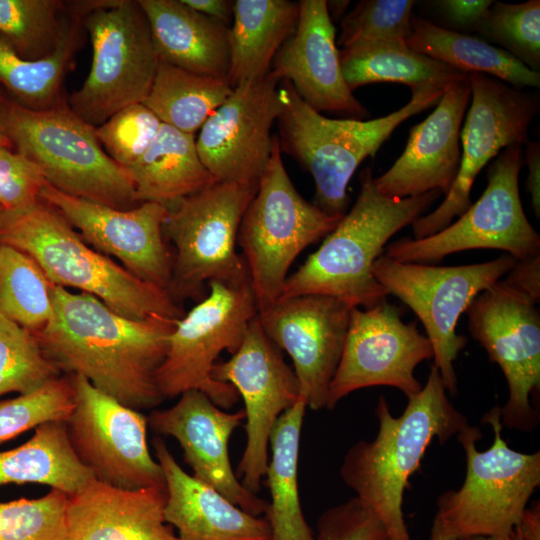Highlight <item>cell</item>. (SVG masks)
<instances>
[{
  "mask_svg": "<svg viewBox=\"0 0 540 540\" xmlns=\"http://www.w3.org/2000/svg\"><path fill=\"white\" fill-rule=\"evenodd\" d=\"M52 301L51 319L33 334L60 373L82 376L141 412L163 401L157 372L178 320L130 319L93 295L59 286L52 287Z\"/></svg>",
  "mask_w": 540,
  "mask_h": 540,
  "instance_id": "1",
  "label": "cell"
},
{
  "mask_svg": "<svg viewBox=\"0 0 540 540\" xmlns=\"http://www.w3.org/2000/svg\"><path fill=\"white\" fill-rule=\"evenodd\" d=\"M379 429L371 441L359 440L346 452L342 481L372 509L389 540H411L403 516L404 491L429 445L444 444L470 424L449 400L438 369L432 365L425 385L408 398L403 413L391 414L385 397L375 407Z\"/></svg>",
  "mask_w": 540,
  "mask_h": 540,
  "instance_id": "2",
  "label": "cell"
},
{
  "mask_svg": "<svg viewBox=\"0 0 540 540\" xmlns=\"http://www.w3.org/2000/svg\"><path fill=\"white\" fill-rule=\"evenodd\" d=\"M360 192L351 210L296 272L287 277L279 299L300 295L334 297L350 308L369 309L387 300L373 266L387 241L412 224L442 193L393 198L374 183L372 168L360 173Z\"/></svg>",
  "mask_w": 540,
  "mask_h": 540,
  "instance_id": "3",
  "label": "cell"
},
{
  "mask_svg": "<svg viewBox=\"0 0 540 540\" xmlns=\"http://www.w3.org/2000/svg\"><path fill=\"white\" fill-rule=\"evenodd\" d=\"M0 243L29 255L53 286L75 288L136 320H179L184 311L170 293L147 283L87 244L51 205L38 200L0 216Z\"/></svg>",
  "mask_w": 540,
  "mask_h": 540,
  "instance_id": "4",
  "label": "cell"
},
{
  "mask_svg": "<svg viewBox=\"0 0 540 540\" xmlns=\"http://www.w3.org/2000/svg\"><path fill=\"white\" fill-rule=\"evenodd\" d=\"M448 87L412 88L405 106L363 121L327 118L308 106L287 80H281L282 107L276 120L281 153L293 157L312 176L314 204L329 215L344 216L350 201L348 183L361 162L375 156L402 122L437 105Z\"/></svg>",
  "mask_w": 540,
  "mask_h": 540,
  "instance_id": "5",
  "label": "cell"
},
{
  "mask_svg": "<svg viewBox=\"0 0 540 540\" xmlns=\"http://www.w3.org/2000/svg\"><path fill=\"white\" fill-rule=\"evenodd\" d=\"M0 122L11 146L60 192L119 210L141 204L129 171L108 156L96 127L77 116L67 100L32 110L0 96Z\"/></svg>",
  "mask_w": 540,
  "mask_h": 540,
  "instance_id": "6",
  "label": "cell"
},
{
  "mask_svg": "<svg viewBox=\"0 0 540 540\" xmlns=\"http://www.w3.org/2000/svg\"><path fill=\"white\" fill-rule=\"evenodd\" d=\"M277 135L270 160L238 230L258 312L281 296L288 271L309 245L326 237L343 216H332L304 199L283 164Z\"/></svg>",
  "mask_w": 540,
  "mask_h": 540,
  "instance_id": "7",
  "label": "cell"
},
{
  "mask_svg": "<svg viewBox=\"0 0 540 540\" xmlns=\"http://www.w3.org/2000/svg\"><path fill=\"white\" fill-rule=\"evenodd\" d=\"M482 420L492 426V445L477 449L482 433L476 426L460 432L456 437L465 452V479L459 489L437 499L435 517L457 540L512 533L540 485V452L523 453L508 446L501 435L500 407H493Z\"/></svg>",
  "mask_w": 540,
  "mask_h": 540,
  "instance_id": "8",
  "label": "cell"
},
{
  "mask_svg": "<svg viewBox=\"0 0 540 540\" xmlns=\"http://www.w3.org/2000/svg\"><path fill=\"white\" fill-rule=\"evenodd\" d=\"M257 188L258 183L214 181L167 207L163 233L175 247L168 292L176 302L202 300L210 281L249 282L236 246L242 216Z\"/></svg>",
  "mask_w": 540,
  "mask_h": 540,
  "instance_id": "9",
  "label": "cell"
},
{
  "mask_svg": "<svg viewBox=\"0 0 540 540\" xmlns=\"http://www.w3.org/2000/svg\"><path fill=\"white\" fill-rule=\"evenodd\" d=\"M84 27L91 39L92 64L67 104L98 127L123 108L143 103L160 61L137 0H102L86 16Z\"/></svg>",
  "mask_w": 540,
  "mask_h": 540,
  "instance_id": "10",
  "label": "cell"
},
{
  "mask_svg": "<svg viewBox=\"0 0 540 540\" xmlns=\"http://www.w3.org/2000/svg\"><path fill=\"white\" fill-rule=\"evenodd\" d=\"M207 286L206 296L176 322L157 383L164 399L199 390L229 409L239 394L231 384L213 379L211 370L223 351L238 350L258 308L250 282L210 281Z\"/></svg>",
  "mask_w": 540,
  "mask_h": 540,
  "instance_id": "11",
  "label": "cell"
},
{
  "mask_svg": "<svg viewBox=\"0 0 540 540\" xmlns=\"http://www.w3.org/2000/svg\"><path fill=\"white\" fill-rule=\"evenodd\" d=\"M515 263L508 254L461 266L399 262L384 254L374 263L377 281L422 322L433 348V365L450 395L458 391L454 361L467 344V338L456 332L458 320L476 296L499 281Z\"/></svg>",
  "mask_w": 540,
  "mask_h": 540,
  "instance_id": "12",
  "label": "cell"
},
{
  "mask_svg": "<svg viewBox=\"0 0 540 540\" xmlns=\"http://www.w3.org/2000/svg\"><path fill=\"white\" fill-rule=\"evenodd\" d=\"M523 163L522 145L506 147L487 169L483 194L458 220L422 239H399L384 249V255L431 265L470 249H499L516 261L540 255V235L528 221L519 194Z\"/></svg>",
  "mask_w": 540,
  "mask_h": 540,
  "instance_id": "13",
  "label": "cell"
},
{
  "mask_svg": "<svg viewBox=\"0 0 540 540\" xmlns=\"http://www.w3.org/2000/svg\"><path fill=\"white\" fill-rule=\"evenodd\" d=\"M73 408L65 421L71 445L93 477L122 489L165 488L163 470L149 451L148 420L79 375H67Z\"/></svg>",
  "mask_w": 540,
  "mask_h": 540,
  "instance_id": "14",
  "label": "cell"
},
{
  "mask_svg": "<svg viewBox=\"0 0 540 540\" xmlns=\"http://www.w3.org/2000/svg\"><path fill=\"white\" fill-rule=\"evenodd\" d=\"M471 106L460 130L462 154L457 176L442 203L412 223L414 239L433 235L472 204L474 181L488 162L513 144L528 142V129L540 110V96L482 73H469Z\"/></svg>",
  "mask_w": 540,
  "mask_h": 540,
  "instance_id": "15",
  "label": "cell"
},
{
  "mask_svg": "<svg viewBox=\"0 0 540 540\" xmlns=\"http://www.w3.org/2000/svg\"><path fill=\"white\" fill-rule=\"evenodd\" d=\"M470 335L502 370L509 396L501 424L530 432L539 422L531 396L540 390V312L523 293L499 280L479 293L466 311Z\"/></svg>",
  "mask_w": 540,
  "mask_h": 540,
  "instance_id": "16",
  "label": "cell"
},
{
  "mask_svg": "<svg viewBox=\"0 0 540 540\" xmlns=\"http://www.w3.org/2000/svg\"><path fill=\"white\" fill-rule=\"evenodd\" d=\"M211 376L231 384L243 399L246 444L237 477L256 494L268 466L272 429L281 414L300 398L295 372L264 332L257 314L238 350L228 360L215 363Z\"/></svg>",
  "mask_w": 540,
  "mask_h": 540,
  "instance_id": "17",
  "label": "cell"
},
{
  "mask_svg": "<svg viewBox=\"0 0 540 540\" xmlns=\"http://www.w3.org/2000/svg\"><path fill=\"white\" fill-rule=\"evenodd\" d=\"M402 310L384 300L372 308H351L343 353L331 381L326 409H334L350 393L389 386L406 397L423 387L416 367L433 358V348L415 322L405 323Z\"/></svg>",
  "mask_w": 540,
  "mask_h": 540,
  "instance_id": "18",
  "label": "cell"
},
{
  "mask_svg": "<svg viewBox=\"0 0 540 540\" xmlns=\"http://www.w3.org/2000/svg\"><path fill=\"white\" fill-rule=\"evenodd\" d=\"M280 80L266 76L234 87L201 127L196 147L216 182L258 183L271 157L281 112Z\"/></svg>",
  "mask_w": 540,
  "mask_h": 540,
  "instance_id": "19",
  "label": "cell"
},
{
  "mask_svg": "<svg viewBox=\"0 0 540 540\" xmlns=\"http://www.w3.org/2000/svg\"><path fill=\"white\" fill-rule=\"evenodd\" d=\"M39 199L54 207L92 248L117 258L139 279L168 291L173 257L163 233L165 205L143 202L119 210L64 194L46 181Z\"/></svg>",
  "mask_w": 540,
  "mask_h": 540,
  "instance_id": "20",
  "label": "cell"
},
{
  "mask_svg": "<svg viewBox=\"0 0 540 540\" xmlns=\"http://www.w3.org/2000/svg\"><path fill=\"white\" fill-rule=\"evenodd\" d=\"M350 311L334 297L312 294L278 299L258 312L268 338L290 356L300 396L312 410L326 408L346 341Z\"/></svg>",
  "mask_w": 540,
  "mask_h": 540,
  "instance_id": "21",
  "label": "cell"
},
{
  "mask_svg": "<svg viewBox=\"0 0 540 540\" xmlns=\"http://www.w3.org/2000/svg\"><path fill=\"white\" fill-rule=\"evenodd\" d=\"M244 419L243 410L227 412L199 390H188L173 406L155 408L147 416L148 427L157 435L177 440L192 476L245 512L260 516L267 513L269 502L239 482L229 457L231 435Z\"/></svg>",
  "mask_w": 540,
  "mask_h": 540,
  "instance_id": "22",
  "label": "cell"
},
{
  "mask_svg": "<svg viewBox=\"0 0 540 540\" xmlns=\"http://www.w3.org/2000/svg\"><path fill=\"white\" fill-rule=\"evenodd\" d=\"M296 28L276 53L271 73L287 80L312 109L362 120L367 109L348 87L325 0H301Z\"/></svg>",
  "mask_w": 540,
  "mask_h": 540,
  "instance_id": "23",
  "label": "cell"
},
{
  "mask_svg": "<svg viewBox=\"0 0 540 540\" xmlns=\"http://www.w3.org/2000/svg\"><path fill=\"white\" fill-rule=\"evenodd\" d=\"M470 99L467 74L445 90L424 121L411 127L402 155L374 178L383 195L406 198L432 190L449 192L460 165V130Z\"/></svg>",
  "mask_w": 540,
  "mask_h": 540,
  "instance_id": "24",
  "label": "cell"
},
{
  "mask_svg": "<svg viewBox=\"0 0 540 540\" xmlns=\"http://www.w3.org/2000/svg\"><path fill=\"white\" fill-rule=\"evenodd\" d=\"M165 503L166 487L122 489L93 478L67 498L63 540H178Z\"/></svg>",
  "mask_w": 540,
  "mask_h": 540,
  "instance_id": "25",
  "label": "cell"
},
{
  "mask_svg": "<svg viewBox=\"0 0 540 540\" xmlns=\"http://www.w3.org/2000/svg\"><path fill=\"white\" fill-rule=\"evenodd\" d=\"M166 486L165 521L178 540H272L266 517L251 515L182 469L159 435L152 441Z\"/></svg>",
  "mask_w": 540,
  "mask_h": 540,
  "instance_id": "26",
  "label": "cell"
},
{
  "mask_svg": "<svg viewBox=\"0 0 540 540\" xmlns=\"http://www.w3.org/2000/svg\"><path fill=\"white\" fill-rule=\"evenodd\" d=\"M159 61L181 69L226 77L229 28L193 10L182 0H137Z\"/></svg>",
  "mask_w": 540,
  "mask_h": 540,
  "instance_id": "27",
  "label": "cell"
},
{
  "mask_svg": "<svg viewBox=\"0 0 540 540\" xmlns=\"http://www.w3.org/2000/svg\"><path fill=\"white\" fill-rule=\"evenodd\" d=\"M299 3L289 0H235L229 28L227 79L234 88L270 73L273 59L294 32Z\"/></svg>",
  "mask_w": 540,
  "mask_h": 540,
  "instance_id": "28",
  "label": "cell"
},
{
  "mask_svg": "<svg viewBox=\"0 0 540 540\" xmlns=\"http://www.w3.org/2000/svg\"><path fill=\"white\" fill-rule=\"evenodd\" d=\"M102 0L68 2L69 23L57 49L30 61L20 58L0 36V83L14 101L32 110H46L66 101L62 85L80 45L81 28L88 13Z\"/></svg>",
  "mask_w": 540,
  "mask_h": 540,
  "instance_id": "29",
  "label": "cell"
},
{
  "mask_svg": "<svg viewBox=\"0 0 540 540\" xmlns=\"http://www.w3.org/2000/svg\"><path fill=\"white\" fill-rule=\"evenodd\" d=\"M127 170L141 203L166 207L214 182L199 157L195 135L164 123L144 155Z\"/></svg>",
  "mask_w": 540,
  "mask_h": 540,
  "instance_id": "30",
  "label": "cell"
},
{
  "mask_svg": "<svg viewBox=\"0 0 540 540\" xmlns=\"http://www.w3.org/2000/svg\"><path fill=\"white\" fill-rule=\"evenodd\" d=\"M306 408V400L300 396L281 414L270 435L271 455L265 476L271 497L266 518L272 540H315L298 492L299 445Z\"/></svg>",
  "mask_w": 540,
  "mask_h": 540,
  "instance_id": "31",
  "label": "cell"
},
{
  "mask_svg": "<svg viewBox=\"0 0 540 540\" xmlns=\"http://www.w3.org/2000/svg\"><path fill=\"white\" fill-rule=\"evenodd\" d=\"M93 478L71 445L65 421H47L22 445L0 451V485L37 483L70 496Z\"/></svg>",
  "mask_w": 540,
  "mask_h": 540,
  "instance_id": "32",
  "label": "cell"
},
{
  "mask_svg": "<svg viewBox=\"0 0 540 540\" xmlns=\"http://www.w3.org/2000/svg\"><path fill=\"white\" fill-rule=\"evenodd\" d=\"M405 41L410 49L466 74H486L521 90L540 86L539 72L529 69L502 48L420 17H412Z\"/></svg>",
  "mask_w": 540,
  "mask_h": 540,
  "instance_id": "33",
  "label": "cell"
},
{
  "mask_svg": "<svg viewBox=\"0 0 540 540\" xmlns=\"http://www.w3.org/2000/svg\"><path fill=\"white\" fill-rule=\"evenodd\" d=\"M344 79L353 92L358 87L393 82L411 89L423 85L448 87L467 76L441 61L410 49L405 39L362 43L339 50Z\"/></svg>",
  "mask_w": 540,
  "mask_h": 540,
  "instance_id": "34",
  "label": "cell"
},
{
  "mask_svg": "<svg viewBox=\"0 0 540 540\" xmlns=\"http://www.w3.org/2000/svg\"><path fill=\"white\" fill-rule=\"evenodd\" d=\"M233 89L226 77L197 74L159 62L143 104L162 123L195 135Z\"/></svg>",
  "mask_w": 540,
  "mask_h": 540,
  "instance_id": "35",
  "label": "cell"
},
{
  "mask_svg": "<svg viewBox=\"0 0 540 540\" xmlns=\"http://www.w3.org/2000/svg\"><path fill=\"white\" fill-rule=\"evenodd\" d=\"M53 285L26 253L0 243V312L28 331L46 326L53 314Z\"/></svg>",
  "mask_w": 540,
  "mask_h": 540,
  "instance_id": "36",
  "label": "cell"
},
{
  "mask_svg": "<svg viewBox=\"0 0 540 540\" xmlns=\"http://www.w3.org/2000/svg\"><path fill=\"white\" fill-rule=\"evenodd\" d=\"M59 0H0V36L24 60L51 55L69 23L68 4Z\"/></svg>",
  "mask_w": 540,
  "mask_h": 540,
  "instance_id": "37",
  "label": "cell"
},
{
  "mask_svg": "<svg viewBox=\"0 0 540 540\" xmlns=\"http://www.w3.org/2000/svg\"><path fill=\"white\" fill-rule=\"evenodd\" d=\"M59 376L34 334L0 312V396L31 393Z\"/></svg>",
  "mask_w": 540,
  "mask_h": 540,
  "instance_id": "38",
  "label": "cell"
},
{
  "mask_svg": "<svg viewBox=\"0 0 540 540\" xmlns=\"http://www.w3.org/2000/svg\"><path fill=\"white\" fill-rule=\"evenodd\" d=\"M476 32L497 43L529 69H540V1L494 2Z\"/></svg>",
  "mask_w": 540,
  "mask_h": 540,
  "instance_id": "39",
  "label": "cell"
},
{
  "mask_svg": "<svg viewBox=\"0 0 540 540\" xmlns=\"http://www.w3.org/2000/svg\"><path fill=\"white\" fill-rule=\"evenodd\" d=\"M73 408V389L66 375L39 389L0 401V443L54 420L66 421Z\"/></svg>",
  "mask_w": 540,
  "mask_h": 540,
  "instance_id": "40",
  "label": "cell"
},
{
  "mask_svg": "<svg viewBox=\"0 0 540 540\" xmlns=\"http://www.w3.org/2000/svg\"><path fill=\"white\" fill-rule=\"evenodd\" d=\"M67 498L51 489L39 498L0 502V540H63Z\"/></svg>",
  "mask_w": 540,
  "mask_h": 540,
  "instance_id": "41",
  "label": "cell"
},
{
  "mask_svg": "<svg viewBox=\"0 0 540 540\" xmlns=\"http://www.w3.org/2000/svg\"><path fill=\"white\" fill-rule=\"evenodd\" d=\"M414 0H361L340 22L338 45H354L389 39H406Z\"/></svg>",
  "mask_w": 540,
  "mask_h": 540,
  "instance_id": "42",
  "label": "cell"
},
{
  "mask_svg": "<svg viewBox=\"0 0 540 540\" xmlns=\"http://www.w3.org/2000/svg\"><path fill=\"white\" fill-rule=\"evenodd\" d=\"M162 122L143 103L129 105L96 127V135L108 156L129 169L147 151Z\"/></svg>",
  "mask_w": 540,
  "mask_h": 540,
  "instance_id": "43",
  "label": "cell"
},
{
  "mask_svg": "<svg viewBox=\"0 0 540 540\" xmlns=\"http://www.w3.org/2000/svg\"><path fill=\"white\" fill-rule=\"evenodd\" d=\"M316 528L315 540H389L378 516L356 497L325 510Z\"/></svg>",
  "mask_w": 540,
  "mask_h": 540,
  "instance_id": "44",
  "label": "cell"
},
{
  "mask_svg": "<svg viewBox=\"0 0 540 540\" xmlns=\"http://www.w3.org/2000/svg\"><path fill=\"white\" fill-rule=\"evenodd\" d=\"M44 182L34 162L10 147L0 146V205L5 211L33 206Z\"/></svg>",
  "mask_w": 540,
  "mask_h": 540,
  "instance_id": "45",
  "label": "cell"
},
{
  "mask_svg": "<svg viewBox=\"0 0 540 540\" xmlns=\"http://www.w3.org/2000/svg\"><path fill=\"white\" fill-rule=\"evenodd\" d=\"M434 3L453 27L465 31H476L494 1L440 0Z\"/></svg>",
  "mask_w": 540,
  "mask_h": 540,
  "instance_id": "46",
  "label": "cell"
},
{
  "mask_svg": "<svg viewBox=\"0 0 540 540\" xmlns=\"http://www.w3.org/2000/svg\"><path fill=\"white\" fill-rule=\"evenodd\" d=\"M503 280L506 284L530 298L540 301V255L516 261Z\"/></svg>",
  "mask_w": 540,
  "mask_h": 540,
  "instance_id": "47",
  "label": "cell"
},
{
  "mask_svg": "<svg viewBox=\"0 0 540 540\" xmlns=\"http://www.w3.org/2000/svg\"><path fill=\"white\" fill-rule=\"evenodd\" d=\"M524 161L527 166L526 190L530 194L534 214L540 217V143H526Z\"/></svg>",
  "mask_w": 540,
  "mask_h": 540,
  "instance_id": "48",
  "label": "cell"
},
{
  "mask_svg": "<svg viewBox=\"0 0 540 540\" xmlns=\"http://www.w3.org/2000/svg\"><path fill=\"white\" fill-rule=\"evenodd\" d=\"M184 4L202 15L230 27L233 20L231 0H182Z\"/></svg>",
  "mask_w": 540,
  "mask_h": 540,
  "instance_id": "49",
  "label": "cell"
},
{
  "mask_svg": "<svg viewBox=\"0 0 540 540\" xmlns=\"http://www.w3.org/2000/svg\"><path fill=\"white\" fill-rule=\"evenodd\" d=\"M515 530L523 540H540V505L526 508Z\"/></svg>",
  "mask_w": 540,
  "mask_h": 540,
  "instance_id": "50",
  "label": "cell"
},
{
  "mask_svg": "<svg viewBox=\"0 0 540 540\" xmlns=\"http://www.w3.org/2000/svg\"><path fill=\"white\" fill-rule=\"evenodd\" d=\"M349 0H330L326 1L327 11L332 22L342 21L347 14Z\"/></svg>",
  "mask_w": 540,
  "mask_h": 540,
  "instance_id": "51",
  "label": "cell"
},
{
  "mask_svg": "<svg viewBox=\"0 0 540 540\" xmlns=\"http://www.w3.org/2000/svg\"><path fill=\"white\" fill-rule=\"evenodd\" d=\"M458 540H523L516 530L504 536L494 535H472L460 538Z\"/></svg>",
  "mask_w": 540,
  "mask_h": 540,
  "instance_id": "52",
  "label": "cell"
},
{
  "mask_svg": "<svg viewBox=\"0 0 540 540\" xmlns=\"http://www.w3.org/2000/svg\"><path fill=\"white\" fill-rule=\"evenodd\" d=\"M430 540H457L453 536H451L449 533H447L440 521L434 517L432 528H431V537Z\"/></svg>",
  "mask_w": 540,
  "mask_h": 540,
  "instance_id": "53",
  "label": "cell"
},
{
  "mask_svg": "<svg viewBox=\"0 0 540 540\" xmlns=\"http://www.w3.org/2000/svg\"><path fill=\"white\" fill-rule=\"evenodd\" d=\"M0 146H6V147H10L12 148L11 146V143L9 141V139L7 138L5 132H4V129L1 125V122H0Z\"/></svg>",
  "mask_w": 540,
  "mask_h": 540,
  "instance_id": "54",
  "label": "cell"
},
{
  "mask_svg": "<svg viewBox=\"0 0 540 540\" xmlns=\"http://www.w3.org/2000/svg\"><path fill=\"white\" fill-rule=\"evenodd\" d=\"M3 210H4V209H3L2 206L0 205V216H1V213L3 212Z\"/></svg>",
  "mask_w": 540,
  "mask_h": 540,
  "instance_id": "55",
  "label": "cell"
}]
</instances>
